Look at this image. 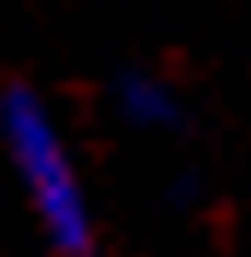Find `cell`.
I'll use <instances>...</instances> for the list:
<instances>
[{
    "label": "cell",
    "instance_id": "6da1fadb",
    "mask_svg": "<svg viewBox=\"0 0 251 257\" xmlns=\"http://www.w3.org/2000/svg\"><path fill=\"white\" fill-rule=\"evenodd\" d=\"M0 141L12 158V176L30 199V216L41 228V240L59 257H88L99 245L94 210H88V187L70 158V146L59 135V117L30 82H6L0 88Z\"/></svg>",
    "mask_w": 251,
    "mask_h": 257
},
{
    "label": "cell",
    "instance_id": "7a4b0ae2",
    "mask_svg": "<svg viewBox=\"0 0 251 257\" xmlns=\"http://www.w3.org/2000/svg\"><path fill=\"white\" fill-rule=\"evenodd\" d=\"M111 105H117L123 123L152 128V135L187 128V105H181V94H175L158 70H146V64H123V70L111 76Z\"/></svg>",
    "mask_w": 251,
    "mask_h": 257
}]
</instances>
